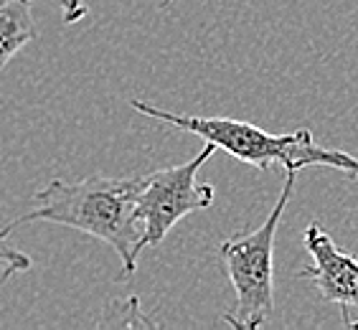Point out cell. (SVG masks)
I'll return each mask as SVG.
<instances>
[{"mask_svg":"<svg viewBox=\"0 0 358 330\" xmlns=\"http://www.w3.org/2000/svg\"><path fill=\"white\" fill-rule=\"evenodd\" d=\"M140 186H143V175H135V178L92 175L84 180L54 178L41 191L34 193L31 208L26 213L0 227V234L8 236L13 229L34 221H48V224L84 231L94 239H102L117 252L122 261L117 282H122L138 272V241L143 234L138 219Z\"/></svg>","mask_w":358,"mask_h":330,"instance_id":"1","label":"cell"},{"mask_svg":"<svg viewBox=\"0 0 358 330\" xmlns=\"http://www.w3.org/2000/svg\"><path fill=\"white\" fill-rule=\"evenodd\" d=\"M130 107L145 117L166 122L176 130L191 132L203 143H211L216 150L229 152L231 158L252 165L257 171H267L275 163L282 165L285 173H297L303 168L317 165V168L343 171L358 180V158L343 150L317 145L308 127H300L297 132H287V135H272V132H264L262 127L244 122V120L176 115V112L160 110V107L143 102V99H132Z\"/></svg>","mask_w":358,"mask_h":330,"instance_id":"2","label":"cell"},{"mask_svg":"<svg viewBox=\"0 0 358 330\" xmlns=\"http://www.w3.org/2000/svg\"><path fill=\"white\" fill-rule=\"evenodd\" d=\"M292 191L295 173L287 171L282 193L262 227L221 241L219 261L236 297L234 310L224 315V323L236 330L262 328L275 313V236Z\"/></svg>","mask_w":358,"mask_h":330,"instance_id":"3","label":"cell"},{"mask_svg":"<svg viewBox=\"0 0 358 330\" xmlns=\"http://www.w3.org/2000/svg\"><path fill=\"white\" fill-rule=\"evenodd\" d=\"M214 152V145L206 143L203 150L186 163L160 168V171L143 175V186H140L138 196V219L143 227L138 241L140 252L148 247H158L168 236V231L180 219H186L188 213L211 208L216 191L211 183H199V173Z\"/></svg>","mask_w":358,"mask_h":330,"instance_id":"4","label":"cell"},{"mask_svg":"<svg viewBox=\"0 0 358 330\" xmlns=\"http://www.w3.org/2000/svg\"><path fill=\"white\" fill-rule=\"evenodd\" d=\"M305 249L313 261L295 277L310 280L325 303L338 305L345 325H358L351 320V310L358 308V259L345 254L317 221L305 229Z\"/></svg>","mask_w":358,"mask_h":330,"instance_id":"5","label":"cell"},{"mask_svg":"<svg viewBox=\"0 0 358 330\" xmlns=\"http://www.w3.org/2000/svg\"><path fill=\"white\" fill-rule=\"evenodd\" d=\"M34 38V0L0 3V71L6 69L8 62Z\"/></svg>","mask_w":358,"mask_h":330,"instance_id":"6","label":"cell"},{"mask_svg":"<svg viewBox=\"0 0 358 330\" xmlns=\"http://www.w3.org/2000/svg\"><path fill=\"white\" fill-rule=\"evenodd\" d=\"M31 267H34V259H31L28 254H23L21 249H15L13 244L8 241V236L0 234V269H3L0 282H6L8 277L28 272Z\"/></svg>","mask_w":358,"mask_h":330,"instance_id":"7","label":"cell"},{"mask_svg":"<svg viewBox=\"0 0 358 330\" xmlns=\"http://www.w3.org/2000/svg\"><path fill=\"white\" fill-rule=\"evenodd\" d=\"M158 3L166 8V6H171V3H176V0H158ZM59 6H62L64 26H76L79 21H84V18H87L92 0H59Z\"/></svg>","mask_w":358,"mask_h":330,"instance_id":"8","label":"cell"}]
</instances>
